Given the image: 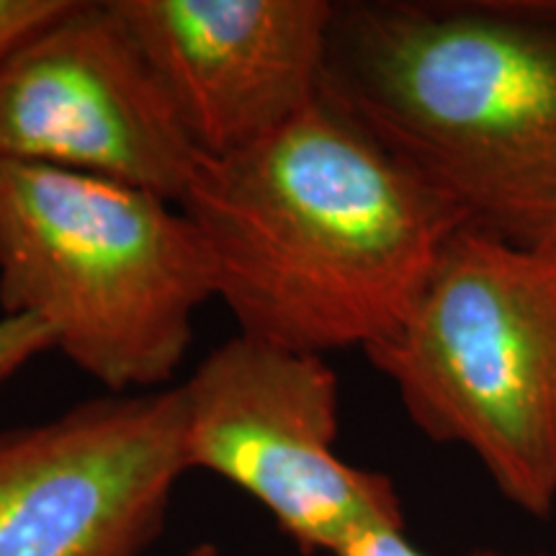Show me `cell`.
Returning <instances> with one entry per match:
<instances>
[{
	"mask_svg": "<svg viewBox=\"0 0 556 556\" xmlns=\"http://www.w3.org/2000/svg\"><path fill=\"white\" fill-rule=\"evenodd\" d=\"M178 208L242 336L315 356L394 336L462 229L323 96L245 150L201 155Z\"/></svg>",
	"mask_w": 556,
	"mask_h": 556,
	"instance_id": "1",
	"label": "cell"
},
{
	"mask_svg": "<svg viewBox=\"0 0 556 556\" xmlns=\"http://www.w3.org/2000/svg\"><path fill=\"white\" fill-rule=\"evenodd\" d=\"M319 96L462 229L556 253V0H343Z\"/></svg>",
	"mask_w": 556,
	"mask_h": 556,
	"instance_id": "2",
	"label": "cell"
},
{
	"mask_svg": "<svg viewBox=\"0 0 556 556\" xmlns=\"http://www.w3.org/2000/svg\"><path fill=\"white\" fill-rule=\"evenodd\" d=\"M212 296L197 229L170 201L0 160V309L45 325L109 394L170 381Z\"/></svg>",
	"mask_w": 556,
	"mask_h": 556,
	"instance_id": "3",
	"label": "cell"
},
{
	"mask_svg": "<svg viewBox=\"0 0 556 556\" xmlns=\"http://www.w3.org/2000/svg\"><path fill=\"white\" fill-rule=\"evenodd\" d=\"M366 356L422 435L471 451L526 516H552L556 253L458 229L402 328Z\"/></svg>",
	"mask_w": 556,
	"mask_h": 556,
	"instance_id": "4",
	"label": "cell"
},
{
	"mask_svg": "<svg viewBox=\"0 0 556 556\" xmlns=\"http://www.w3.org/2000/svg\"><path fill=\"white\" fill-rule=\"evenodd\" d=\"M178 389L189 469L248 492L302 554L336 556L368 528H405L392 479L336 454L340 387L323 356L238 332Z\"/></svg>",
	"mask_w": 556,
	"mask_h": 556,
	"instance_id": "5",
	"label": "cell"
},
{
	"mask_svg": "<svg viewBox=\"0 0 556 556\" xmlns=\"http://www.w3.org/2000/svg\"><path fill=\"white\" fill-rule=\"evenodd\" d=\"M186 471L178 387L0 430V556H142Z\"/></svg>",
	"mask_w": 556,
	"mask_h": 556,
	"instance_id": "6",
	"label": "cell"
},
{
	"mask_svg": "<svg viewBox=\"0 0 556 556\" xmlns=\"http://www.w3.org/2000/svg\"><path fill=\"white\" fill-rule=\"evenodd\" d=\"M0 160L135 186L178 204L201 152L111 0L0 62Z\"/></svg>",
	"mask_w": 556,
	"mask_h": 556,
	"instance_id": "7",
	"label": "cell"
},
{
	"mask_svg": "<svg viewBox=\"0 0 556 556\" xmlns=\"http://www.w3.org/2000/svg\"><path fill=\"white\" fill-rule=\"evenodd\" d=\"M204 157L294 122L323 90L332 0H111Z\"/></svg>",
	"mask_w": 556,
	"mask_h": 556,
	"instance_id": "8",
	"label": "cell"
},
{
	"mask_svg": "<svg viewBox=\"0 0 556 556\" xmlns=\"http://www.w3.org/2000/svg\"><path fill=\"white\" fill-rule=\"evenodd\" d=\"M75 0H0V62L73 11Z\"/></svg>",
	"mask_w": 556,
	"mask_h": 556,
	"instance_id": "9",
	"label": "cell"
},
{
	"mask_svg": "<svg viewBox=\"0 0 556 556\" xmlns=\"http://www.w3.org/2000/svg\"><path fill=\"white\" fill-rule=\"evenodd\" d=\"M54 348L52 332L24 315L0 317V392L34 358Z\"/></svg>",
	"mask_w": 556,
	"mask_h": 556,
	"instance_id": "10",
	"label": "cell"
},
{
	"mask_svg": "<svg viewBox=\"0 0 556 556\" xmlns=\"http://www.w3.org/2000/svg\"><path fill=\"white\" fill-rule=\"evenodd\" d=\"M336 556H426L409 544L405 536V528L397 526H379L353 536L340 548ZM469 556H541V554H503V552H475Z\"/></svg>",
	"mask_w": 556,
	"mask_h": 556,
	"instance_id": "11",
	"label": "cell"
},
{
	"mask_svg": "<svg viewBox=\"0 0 556 556\" xmlns=\"http://www.w3.org/2000/svg\"><path fill=\"white\" fill-rule=\"evenodd\" d=\"M186 556H222V554L214 544H197Z\"/></svg>",
	"mask_w": 556,
	"mask_h": 556,
	"instance_id": "12",
	"label": "cell"
}]
</instances>
